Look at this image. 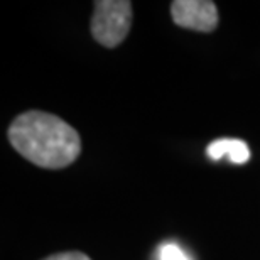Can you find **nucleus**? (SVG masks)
<instances>
[{"mask_svg":"<svg viewBox=\"0 0 260 260\" xmlns=\"http://www.w3.org/2000/svg\"><path fill=\"white\" fill-rule=\"evenodd\" d=\"M9 140L24 159L44 169H63L81 152L80 135L53 113L30 110L9 127Z\"/></svg>","mask_w":260,"mask_h":260,"instance_id":"nucleus-1","label":"nucleus"},{"mask_svg":"<svg viewBox=\"0 0 260 260\" xmlns=\"http://www.w3.org/2000/svg\"><path fill=\"white\" fill-rule=\"evenodd\" d=\"M132 25V4L127 0H98L91 17V34L105 48H115Z\"/></svg>","mask_w":260,"mask_h":260,"instance_id":"nucleus-2","label":"nucleus"},{"mask_svg":"<svg viewBox=\"0 0 260 260\" xmlns=\"http://www.w3.org/2000/svg\"><path fill=\"white\" fill-rule=\"evenodd\" d=\"M171 15L179 27L211 32L218 25V10L211 0H174Z\"/></svg>","mask_w":260,"mask_h":260,"instance_id":"nucleus-3","label":"nucleus"},{"mask_svg":"<svg viewBox=\"0 0 260 260\" xmlns=\"http://www.w3.org/2000/svg\"><path fill=\"white\" fill-rule=\"evenodd\" d=\"M208 157L213 160H220L228 157L233 164H245L250 159V149L240 139H218L208 145Z\"/></svg>","mask_w":260,"mask_h":260,"instance_id":"nucleus-4","label":"nucleus"},{"mask_svg":"<svg viewBox=\"0 0 260 260\" xmlns=\"http://www.w3.org/2000/svg\"><path fill=\"white\" fill-rule=\"evenodd\" d=\"M160 260H189V257L176 245V243H166L159 250Z\"/></svg>","mask_w":260,"mask_h":260,"instance_id":"nucleus-5","label":"nucleus"},{"mask_svg":"<svg viewBox=\"0 0 260 260\" xmlns=\"http://www.w3.org/2000/svg\"><path fill=\"white\" fill-rule=\"evenodd\" d=\"M44 260H91V258L81 252H61V253H54V255Z\"/></svg>","mask_w":260,"mask_h":260,"instance_id":"nucleus-6","label":"nucleus"}]
</instances>
